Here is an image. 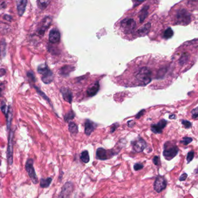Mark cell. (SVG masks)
Listing matches in <instances>:
<instances>
[{
  "instance_id": "obj_1",
  "label": "cell",
  "mask_w": 198,
  "mask_h": 198,
  "mask_svg": "<svg viewBox=\"0 0 198 198\" xmlns=\"http://www.w3.org/2000/svg\"><path fill=\"white\" fill-rule=\"evenodd\" d=\"M135 78L141 85H146L151 83L152 72L149 68L142 67L135 74Z\"/></svg>"
},
{
  "instance_id": "obj_2",
  "label": "cell",
  "mask_w": 198,
  "mask_h": 198,
  "mask_svg": "<svg viewBox=\"0 0 198 198\" xmlns=\"http://www.w3.org/2000/svg\"><path fill=\"white\" fill-rule=\"evenodd\" d=\"M179 151V149L178 147L175 144H173L170 142H167L164 144L163 154L166 160L170 161L178 154Z\"/></svg>"
},
{
  "instance_id": "obj_3",
  "label": "cell",
  "mask_w": 198,
  "mask_h": 198,
  "mask_svg": "<svg viewBox=\"0 0 198 198\" xmlns=\"http://www.w3.org/2000/svg\"><path fill=\"white\" fill-rule=\"evenodd\" d=\"M38 72L42 75V80L46 84H49L53 81V73L49 69L46 64L40 65L38 67Z\"/></svg>"
},
{
  "instance_id": "obj_4",
  "label": "cell",
  "mask_w": 198,
  "mask_h": 198,
  "mask_svg": "<svg viewBox=\"0 0 198 198\" xmlns=\"http://www.w3.org/2000/svg\"><path fill=\"white\" fill-rule=\"evenodd\" d=\"M26 169L33 182L35 184H37L38 182L37 177L36 176L34 169L33 167V161L32 159H30L27 161L26 164Z\"/></svg>"
},
{
  "instance_id": "obj_5",
  "label": "cell",
  "mask_w": 198,
  "mask_h": 198,
  "mask_svg": "<svg viewBox=\"0 0 198 198\" xmlns=\"http://www.w3.org/2000/svg\"><path fill=\"white\" fill-rule=\"evenodd\" d=\"M167 181L163 177L158 176L154 183V189L158 193L163 191L167 187Z\"/></svg>"
},
{
  "instance_id": "obj_6",
  "label": "cell",
  "mask_w": 198,
  "mask_h": 198,
  "mask_svg": "<svg viewBox=\"0 0 198 198\" xmlns=\"http://www.w3.org/2000/svg\"><path fill=\"white\" fill-rule=\"evenodd\" d=\"M132 144L133 150L137 152H141L146 148L147 146L146 142L141 138H138L134 141H132Z\"/></svg>"
},
{
  "instance_id": "obj_7",
  "label": "cell",
  "mask_w": 198,
  "mask_h": 198,
  "mask_svg": "<svg viewBox=\"0 0 198 198\" xmlns=\"http://www.w3.org/2000/svg\"><path fill=\"white\" fill-rule=\"evenodd\" d=\"M167 122L164 119H162L157 124H152L151 126L152 132L155 134H161L163 129L166 126Z\"/></svg>"
},
{
  "instance_id": "obj_8",
  "label": "cell",
  "mask_w": 198,
  "mask_h": 198,
  "mask_svg": "<svg viewBox=\"0 0 198 198\" xmlns=\"http://www.w3.org/2000/svg\"><path fill=\"white\" fill-rule=\"evenodd\" d=\"M61 35L59 31L57 29H52L49 34V40L51 43L55 44L59 42Z\"/></svg>"
},
{
  "instance_id": "obj_9",
  "label": "cell",
  "mask_w": 198,
  "mask_h": 198,
  "mask_svg": "<svg viewBox=\"0 0 198 198\" xmlns=\"http://www.w3.org/2000/svg\"><path fill=\"white\" fill-rule=\"evenodd\" d=\"M27 0H16L18 13L19 16H22L24 13L27 5Z\"/></svg>"
},
{
  "instance_id": "obj_10",
  "label": "cell",
  "mask_w": 198,
  "mask_h": 198,
  "mask_svg": "<svg viewBox=\"0 0 198 198\" xmlns=\"http://www.w3.org/2000/svg\"><path fill=\"white\" fill-rule=\"evenodd\" d=\"M13 132H10V140H9V145L8 148V159L10 164L12 163L13 161Z\"/></svg>"
},
{
  "instance_id": "obj_11",
  "label": "cell",
  "mask_w": 198,
  "mask_h": 198,
  "mask_svg": "<svg viewBox=\"0 0 198 198\" xmlns=\"http://www.w3.org/2000/svg\"><path fill=\"white\" fill-rule=\"evenodd\" d=\"M51 22H52V20L49 17L46 18L45 19H44L43 21L41 26L38 30V33L41 35H43L44 34L45 31H46V30L48 29V28L49 27V26L51 25Z\"/></svg>"
},
{
  "instance_id": "obj_12",
  "label": "cell",
  "mask_w": 198,
  "mask_h": 198,
  "mask_svg": "<svg viewBox=\"0 0 198 198\" xmlns=\"http://www.w3.org/2000/svg\"><path fill=\"white\" fill-rule=\"evenodd\" d=\"M73 191V185L71 182H67L62 188L61 196L62 197H69Z\"/></svg>"
},
{
  "instance_id": "obj_13",
  "label": "cell",
  "mask_w": 198,
  "mask_h": 198,
  "mask_svg": "<svg viewBox=\"0 0 198 198\" xmlns=\"http://www.w3.org/2000/svg\"><path fill=\"white\" fill-rule=\"evenodd\" d=\"M99 90V84L98 81L95 82L91 85L87 90V94L89 96H93L97 94Z\"/></svg>"
},
{
  "instance_id": "obj_14",
  "label": "cell",
  "mask_w": 198,
  "mask_h": 198,
  "mask_svg": "<svg viewBox=\"0 0 198 198\" xmlns=\"http://www.w3.org/2000/svg\"><path fill=\"white\" fill-rule=\"evenodd\" d=\"M107 153H108V151L105 150L104 148H98L96 152V159L102 161H105L108 159L109 158Z\"/></svg>"
},
{
  "instance_id": "obj_15",
  "label": "cell",
  "mask_w": 198,
  "mask_h": 198,
  "mask_svg": "<svg viewBox=\"0 0 198 198\" xmlns=\"http://www.w3.org/2000/svg\"><path fill=\"white\" fill-rule=\"evenodd\" d=\"M95 124L90 120H87L85 123V133L87 135H90L94 132L95 129Z\"/></svg>"
},
{
  "instance_id": "obj_16",
  "label": "cell",
  "mask_w": 198,
  "mask_h": 198,
  "mask_svg": "<svg viewBox=\"0 0 198 198\" xmlns=\"http://www.w3.org/2000/svg\"><path fill=\"white\" fill-rule=\"evenodd\" d=\"M61 92L62 94L64 99L66 101L68 102L69 103H71L72 101V92L69 89L65 88H62L61 90Z\"/></svg>"
},
{
  "instance_id": "obj_17",
  "label": "cell",
  "mask_w": 198,
  "mask_h": 198,
  "mask_svg": "<svg viewBox=\"0 0 198 198\" xmlns=\"http://www.w3.org/2000/svg\"><path fill=\"white\" fill-rule=\"evenodd\" d=\"M80 159L85 163H88L90 161V156L88 154V152L87 151H84L80 155Z\"/></svg>"
},
{
  "instance_id": "obj_18",
  "label": "cell",
  "mask_w": 198,
  "mask_h": 198,
  "mask_svg": "<svg viewBox=\"0 0 198 198\" xmlns=\"http://www.w3.org/2000/svg\"><path fill=\"white\" fill-rule=\"evenodd\" d=\"M73 70V69L71 66H64L61 69V75H68Z\"/></svg>"
},
{
  "instance_id": "obj_19",
  "label": "cell",
  "mask_w": 198,
  "mask_h": 198,
  "mask_svg": "<svg viewBox=\"0 0 198 198\" xmlns=\"http://www.w3.org/2000/svg\"><path fill=\"white\" fill-rule=\"evenodd\" d=\"M69 132L72 134H76L78 132V127L75 123L70 122L69 124Z\"/></svg>"
},
{
  "instance_id": "obj_20",
  "label": "cell",
  "mask_w": 198,
  "mask_h": 198,
  "mask_svg": "<svg viewBox=\"0 0 198 198\" xmlns=\"http://www.w3.org/2000/svg\"><path fill=\"white\" fill-rule=\"evenodd\" d=\"M52 181L51 178H48L46 179H41L40 181V186L42 188H47L50 185L51 182Z\"/></svg>"
},
{
  "instance_id": "obj_21",
  "label": "cell",
  "mask_w": 198,
  "mask_h": 198,
  "mask_svg": "<svg viewBox=\"0 0 198 198\" xmlns=\"http://www.w3.org/2000/svg\"><path fill=\"white\" fill-rule=\"evenodd\" d=\"M38 5L43 9L45 8L50 2V0H37Z\"/></svg>"
},
{
  "instance_id": "obj_22",
  "label": "cell",
  "mask_w": 198,
  "mask_h": 198,
  "mask_svg": "<svg viewBox=\"0 0 198 198\" xmlns=\"http://www.w3.org/2000/svg\"><path fill=\"white\" fill-rule=\"evenodd\" d=\"M75 117V113L73 111H70L69 113H67L65 116V120L67 122L70 120L73 119Z\"/></svg>"
},
{
  "instance_id": "obj_23",
  "label": "cell",
  "mask_w": 198,
  "mask_h": 198,
  "mask_svg": "<svg viewBox=\"0 0 198 198\" xmlns=\"http://www.w3.org/2000/svg\"><path fill=\"white\" fill-rule=\"evenodd\" d=\"M7 116V126H8V128L9 129L10 125V122L12 120V111H11L10 107H9V109L8 111Z\"/></svg>"
},
{
  "instance_id": "obj_24",
  "label": "cell",
  "mask_w": 198,
  "mask_h": 198,
  "mask_svg": "<svg viewBox=\"0 0 198 198\" xmlns=\"http://www.w3.org/2000/svg\"><path fill=\"white\" fill-rule=\"evenodd\" d=\"M194 155H195V152H194V151H190L187 154V160L188 163H190L191 161H192V159L194 158Z\"/></svg>"
},
{
  "instance_id": "obj_25",
  "label": "cell",
  "mask_w": 198,
  "mask_h": 198,
  "mask_svg": "<svg viewBox=\"0 0 198 198\" xmlns=\"http://www.w3.org/2000/svg\"><path fill=\"white\" fill-rule=\"evenodd\" d=\"M192 140H193L192 138L191 137H184V138H183L182 140L181 141V143H182V144H184L185 145H187L192 141Z\"/></svg>"
},
{
  "instance_id": "obj_26",
  "label": "cell",
  "mask_w": 198,
  "mask_h": 198,
  "mask_svg": "<svg viewBox=\"0 0 198 198\" xmlns=\"http://www.w3.org/2000/svg\"><path fill=\"white\" fill-rule=\"evenodd\" d=\"M182 124L186 129H189L192 126L191 123L188 120H184L182 121Z\"/></svg>"
},
{
  "instance_id": "obj_27",
  "label": "cell",
  "mask_w": 198,
  "mask_h": 198,
  "mask_svg": "<svg viewBox=\"0 0 198 198\" xmlns=\"http://www.w3.org/2000/svg\"><path fill=\"white\" fill-rule=\"evenodd\" d=\"M198 108H196L195 109H193L192 111V118H194V119H197L198 118Z\"/></svg>"
},
{
  "instance_id": "obj_28",
  "label": "cell",
  "mask_w": 198,
  "mask_h": 198,
  "mask_svg": "<svg viewBox=\"0 0 198 198\" xmlns=\"http://www.w3.org/2000/svg\"><path fill=\"white\" fill-rule=\"evenodd\" d=\"M173 31L170 29V28H169L168 30H167L165 32V34H164V37L166 38H170L173 35Z\"/></svg>"
},
{
  "instance_id": "obj_29",
  "label": "cell",
  "mask_w": 198,
  "mask_h": 198,
  "mask_svg": "<svg viewBox=\"0 0 198 198\" xmlns=\"http://www.w3.org/2000/svg\"><path fill=\"white\" fill-rule=\"evenodd\" d=\"M143 167V166L141 163H136L134 166V169L135 171L141 170Z\"/></svg>"
},
{
  "instance_id": "obj_30",
  "label": "cell",
  "mask_w": 198,
  "mask_h": 198,
  "mask_svg": "<svg viewBox=\"0 0 198 198\" xmlns=\"http://www.w3.org/2000/svg\"><path fill=\"white\" fill-rule=\"evenodd\" d=\"M159 157L158 156H155L153 159V163L156 165V166H159Z\"/></svg>"
},
{
  "instance_id": "obj_31",
  "label": "cell",
  "mask_w": 198,
  "mask_h": 198,
  "mask_svg": "<svg viewBox=\"0 0 198 198\" xmlns=\"http://www.w3.org/2000/svg\"><path fill=\"white\" fill-rule=\"evenodd\" d=\"M188 176H187V173H184L182 174L181 177H179V180L180 181H185V179H187Z\"/></svg>"
},
{
  "instance_id": "obj_32",
  "label": "cell",
  "mask_w": 198,
  "mask_h": 198,
  "mask_svg": "<svg viewBox=\"0 0 198 198\" xmlns=\"http://www.w3.org/2000/svg\"><path fill=\"white\" fill-rule=\"evenodd\" d=\"M144 112H145V110H144V109H142V111H141L139 113H138V114L136 115L135 117H136L137 119H140V118L142 116Z\"/></svg>"
},
{
  "instance_id": "obj_33",
  "label": "cell",
  "mask_w": 198,
  "mask_h": 198,
  "mask_svg": "<svg viewBox=\"0 0 198 198\" xmlns=\"http://www.w3.org/2000/svg\"><path fill=\"white\" fill-rule=\"evenodd\" d=\"M28 76L30 79H31L32 80H34V75L31 72H29L28 73Z\"/></svg>"
},
{
  "instance_id": "obj_34",
  "label": "cell",
  "mask_w": 198,
  "mask_h": 198,
  "mask_svg": "<svg viewBox=\"0 0 198 198\" xmlns=\"http://www.w3.org/2000/svg\"><path fill=\"white\" fill-rule=\"evenodd\" d=\"M118 124H117V123H116V124H114L113 125V126L111 127V132H113L115 130H116V128L118 127Z\"/></svg>"
},
{
  "instance_id": "obj_35",
  "label": "cell",
  "mask_w": 198,
  "mask_h": 198,
  "mask_svg": "<svg viewBox=\"0 0 198 198\" xmlns=\"http://www.w3.org/2000/svg\"><path fill=\"white\" fill-rule=\"evenodd\" d=\"M5 73H6V71L5 69H0V77L3 76L5 74Z\"/></svg>"
},
{
  "instance_id": "obj_36",
  "label": "cell",
  "mask_w": 198,
  "mask_h": 198,
  "mask_svg": "<svg viewBox=\"0 0 198 198\" xmlns=\"http://www.w3.org/2000/svg\"><path fill=\"white\" fill-rule=\"evenodd\" d=\"M4 19H6L7 20H10L12 18L9 16V15H5L4 16Z\"/></svg>"
},
{
  "instance_id": "obj_37",
  "label": "cell",
  "mask_w": 198,
  "mask_h": 198,
  "mask_svg": "<svg viewBox=\"0 0 198 198\" xmlns=\"http://www.w3.org/2000/svg\"><path fill=\"white\" fill-rule=\"evenodd\" d=\"M169 118L171 119H174L176 118V116L175 114H171V116H169Z\"/></svg>"
},
{
  "instance_id": "obj_38",
  "label": "cell",
  "mask_w": 198,
  "mask_h": 198,
  "mask_svg": "<svg viewBox=\"0 0 198 198\" xmlns=\"http://www.w3.org/2000/svg\"><path fill=\"white\" fill-rule=\"evenodd\" d=\"M2 93V84H0V96H1Z\"/></svg>"
}]
</instances>
